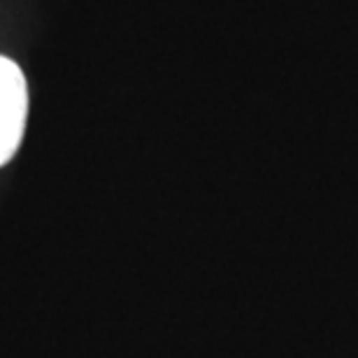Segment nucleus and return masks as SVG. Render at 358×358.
Here are the masks:
<instances>
[{
	"label": "nucleus",
	"mask_w": 358,
	"mask_h": 358,
	"mask_svg": "<svg viewBox=\"0 0 358 358\" xmlns=\"http://www.w3.org/2000/svg\"><path fill=\"white\" fill-rule=\"evenodd\" d=\"M28 117V87L21 68L0 56V168L17 154Z\"/></svg>",
	"instance_id": "obj_1"
}]
</instances>
